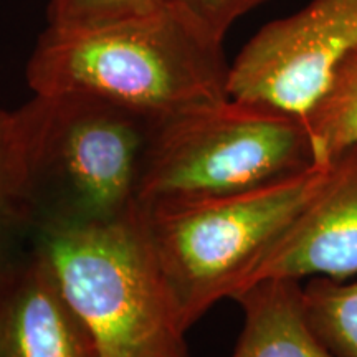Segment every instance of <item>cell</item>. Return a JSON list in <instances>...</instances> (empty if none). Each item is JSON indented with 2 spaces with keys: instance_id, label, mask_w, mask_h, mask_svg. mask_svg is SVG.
Segmentation results:
<instances>
[{
  "instance_id": "cell-5",
  "label": "cell",
  "mask_w": 357,
  "mask_h": 357,
  "mask_svg": "<svg viewBox=\"0 0 357 357\" xmlns=\"http://www.w3.org/2000/svg\"><path fill=\"white\" fill-rule=\"evenodd\" d=\"M38 248L95 339L98 357H190L187 328L139 215L93 229L42 231Z\"/></svg>"
},
{
  "instance_id": "cell-11",
  "label": "cell",
  "mask_w": 357,
  "mask_h": 357,
  "mask_svg": "<svg viewBox=\"0 0 357 357\" xmlns=\"http://www.w3.org/2000/svg\"><path fill=\"white\" fill-rule=\"evenodd\" d=\"M316 162H329L357 142V50L334 73L305 119Z\"/></svg>"
},
{
  "instance_id": "cell-8",
  "label": "cell",
  "mask_w": 357,
  "mask_h": 357,
  "mask_svg": "<svg viewBox=\"0 0 357 357\" xmlns=\"http://www.w3.org/2000/svg\"><path fill=\"white\" fill-rule=\"evenodd\" d=\"M0 357H98L38 245L0 283Z\"/></svg>"
},
{
  "instance_id": "cell-10",
  "label": "cell",
  "mask_w": 357,
  "mask_h": 357,
  "mask_svg": "<svg viewBox=\"0 0 357 357\" xmlns=\"http://www.w3.org/2000/svg\"><path fill=\"white\" fill-rule=\"evenodd\" d=\"M38 245L26 178L24 108L0 111V283Z\"/></svg>"
},
{
  "instance_id": "cell-4",
  "label": "cell",
  "mask_w": 357,
  "mask_h": 357,
  "mask_svg": "<svg viewBox=\"0 0 357 357\" xmlns=\"http://www.w3.org/2000/svg\"><path fill=\"white\" fill-rule=\"evenodd\" d=\"M312 164L316 155L303 119L229 96L160 121L139 212L257 189Z\"/></svg>"
},
{
  "instance_id": "cell-6",
  "label": "cell",
  "mask_w": 357,
  "mask_h": 357,
  "mask_svg": "<svg viewBox=\"0 0 357 357\" xmlns=\"http://www.w3.org/2000/svg\"><path fill=\"white\" fill-rule=\"evenodd\" d=\"M357 50V0H310L248 40L230 65L229 96L305 121Z\"/></svg>"
},
{
  "instance_id": "cell-14",
  "label": "cell",
  "mask_w": 357,
  "mask_h": 357,
  "mask_svg": "<svg viewBox=\"0 0 357 357\" xmlns=\"http://www.w3.org/2000/svg\"><path fill=\"white\" fill-rule=\"evenodd\" d=\"M182 3L199 17L213 33L225 38L236 20L247 15L268 0H171Z\"/></svg>"
},
{
  "instance_id": "cell-2",
  "label": "cell",
  "mask_w": 357,
  "mask_h": 357,
  "mask_svg": "<svg viewBox=\"0 0 357 357\" xmlns=\"http://www.w3.org/2000/svg\"><path fill=\"white\" fill-rule=\"evenodd\" d=\"M22 108L38 234L137 217L151 147L164 118L82 93L35 95Z\"/></svg>"
},
{
  "instance_id": "cell-3",
  "label": "cell",
  "mask_w": 357,
  "mask_h": 357,
  "mask_svg": "<svg viewBox=\"0 0 357 357\" xmlns=\"http://www.w3.org/2000/svg\"><path fill=\"white\" fill-rule=\"evenodd\" d=\"M331 171L316 162L294 176L223 197L159 204L137 213L187 329L243 287L257 263Z\"/></svg>"
},
{
  "instance_id": "cell-1",
  "label": "cell",
  "mask_w": 357,
  "mask_h": 357,
  "mask_svg": "<svg viewBox=\"0 0 357 357\" xmlns=\"http://www.w3.org/2000/svg\"><path fill=\"white\" fill-rule=\"evenodd\" d=\"M223 40L177 2L111 24L48 25L26 82L35 95L82 93L169 118L229 98Z\"/></svg>"
},
{
  "instance_id": "cell-7",
  "label": "cell",
  "mask_w": 357,
  "mask_h": 357,
  "mask_svg": "<svg viewBox=\"0 0 357 357\" xmlns=\"http://www.w3.org/2000/svg\"><path fill=\"white\" fill-rule=\"evenodd\" d=\"M356 275L357 142L331 159L323 187L257 263L238 291L268 278L349 280Z\"/></svg>"
},
{
  "instance_id": "cell-9",
  "label": "cell",
  "mask_w": 357,
  "mask_h": 357,
  "mask_svg": "<svg viewBox=\"0 0 357 357\" xmlns=\"http://www.w3.org/2000/svg\"><path fill=\"white\" fill-rule=\"evenodd\" d=\"M231 300L243 311V329L231 357H336L307 323L301 280H261Z\"/></svg>"
},
{
  "instance_id": "cell-13",
  "label": "cell",
  "mask_w": 357,
  "mask_h": 357,
  "mask_svg": "<svg viewBox=\"0 0 357 357\" xmlns=\"http://www.w3.org/2000/svg\"><path fill=\"white\" fill-rule=\"evenodd\" d=\"M171 0H50L48 19L56 29H83L144 15Z\"/></svg>"
},
{
  "instance_id": "cell-12",
  "label": "cell",
  "mask_w": 357,
  "mask_h": 357,
  "mask_svg": "<svg viewBox=\"0 0 357 357\" xmlns=\"http://www.w3.org/2000/svg\"><path fill=\"white\" fill-rule=\"evenodd\" d=\"M311 329L336 357H357V280L314 276L303 284Z\"/></svg>"
}]
</instances>
